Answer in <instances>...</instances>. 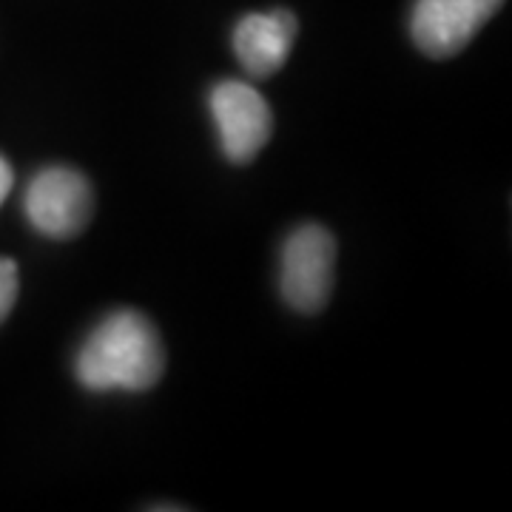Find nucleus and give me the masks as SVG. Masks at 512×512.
<instances>
[{
    "label": "nucleus",
    "mask_w": 512,
    "mask_h": 512,
    "mask_svg": "<svg viewBox=\"0 0 512 512\" xmlns=\"http://www.w3.org/2000/svg\"><path fill=\"white\" fill-rule=\"evenodd\" d=\"M165 350L151 319L137 311L106 316L74 359V376L86 390H148L163 379Z\"/></svg>",
    "instance_id": "nucleus-1"
},
{
    "label": "nucleus",
    "mask_w": 512,
    "mask_h": 512,
    "mask_svg": "<svg viewBox=\"0 0 512 512\" xmlns=\"http://www.w3.org/2000/svg\"><path fill=\"white\" fill-rule=\"evenodd\" d=\"M336 268V239L322 225H302L282 248V296L299 313H316L328 305Z\"/></svg>",
    "instance_id": "nucleus-2"
},
{
    "label": "nucleus",
    "mask_w": 512,
    "mask_h": 512,
    "mask_svg": "<svg viewBox=\"0 0 512 512\" xmlns=\"http://www.w3.org/2000/svg\"><path fill=\"white\" fill-rule=\"evenodd\" d=\"M23 208L40 234L52 239H72L92 220V185L80 171L66 165H52L43 168L29 183Z\"/></svg>",
    "instance_id": "nucleus-3"
},
{
    "label": "nucleus",
    "mask_w": 512,
    "mask_h": 512,
    "mask_svg": "<svg viewBox=\"0 0 512 512\" xmlns=\"http://www.w3.org/2000/svg\"><path fill=\"white\" fill-rule=\"evenodd\" d=\"M211 114L220 128V143L231 163H251L271 140L274 114L262 94L248 83L225 80L211 92Z\"/></svg>",
    "instance_id": "nucleus-4"
},
{
    "label": "nucleus",
    "mask_w": 512,
    "mask_h": 512,
    "mask_svg": "<svg viewBox=\"0 0 512 512\" xmlns=\"http://www.w3.org/2000/svg\"><path fill=\"white\" fill-rule=\"evenodd\" d=\"M504 6V0H416L410 35L427 57H453Z\"/></svg>",
    "instance_id": "nucleus-5"
},
{
    "label": "nucleus",
    "mask_w": 512,
    "mask_h": 512,
    "mask_svg": "<svg viewBox=\"0 0 512 512\" xmlns=\"http://www.w3.org/2000/svg\"><path fill=\"white\" fill-rule=\"evenodd\" d=\"M299 23L288 9L245 15L234 29V52L251 77H271L282 69L293 49Z\"/></svg>",
    "instance_id": "nucleus-6"
},
{
    "label": "nucleus",
    "mask_w": 512,
    "mask_h": 512,
    "mask_svg": "<svg viewBox=\"0 0 512 512\" xmlns=\"http://www.w3.org/2000/svg\"><path fill=\"white\" fill-rule=\"evenodd\" d=\"M20 279L18 265L12 259H0V322L12 313L15 302H18Z\"/></svg>",
    "instance_id": "nucleus-7"
},
{
    "label": "nucleus",
    "mask_w": 512,
    "mask_h": 512,
    "mask_svg": "<svg viewBox=\"0 0 512 512\" xmlns=\"http://www.w3.org/2000/svg\"><path fill=\"white\" fill-rule=\"evenodd\" d=\"M12 183H15L12 165L6 163V157H0V202L9 197V191H12Z\"/></svg>",
    "instance_id": "nucleus-8"
}]
</instances>
